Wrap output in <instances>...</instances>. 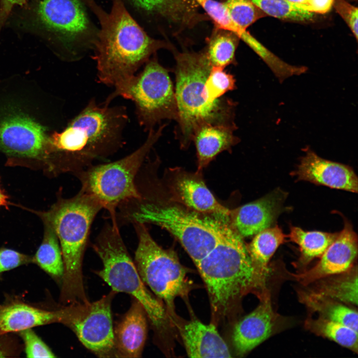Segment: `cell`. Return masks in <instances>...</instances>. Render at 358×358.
I'll use <instances>...</instances> for the list:
<instances>
[{"label":"cell","instance_id":"cell-1","mask_svg":"<svg viewBox=\"0 0 358 358\" xmlns=\"http://www.w3.org/2000/svg\"><path fill=\"white\" fill-rule=\"evenodd\" d=\"M128 120L125 107L91 100L61 132L49 136V166L55 173L81 172L123 145Z\"/></svg>","mask_w":358,"mask_h":358},{"label":"cell","instance_id":"cell-2","mask_svg":"<svg viewBox=\"0 0 358 358\" xmlns=\"http://www.w3.org/2000/svg\"><path fill=\"white\" fill-rule=\"evenodd\" d=\"M85 0L100 25L93 47L98 80L115 88L135 75L164 44L146 33L122 0H112L109 12L93 0Z\"/></svg>","mask_w":358,"mask_h":358},{"label":"cell","instance_id":"cell-3","mask_svg":"<svg viewBox=\"0 0 358 358\" xmlns=\"http://www.w3.org/2000/svg\"><path fill=\"white\" fill-rule=\"evenodd\" d=\"M195 265L214 312H226L234 301L249 293L260 299L268 291L267 278L257 270L242 237L228 221L214 248Z\"/></svg>","mask_w":358,"mask_h":358},{"label":"cell","instance_id":"cell-4","mask_svg":"<svg viewBox=\"0 0 358 358\" xmlns=\"http://www.w3.org/2000/svg\"><path fill=\"white\" fill-rule=\"evenodd\" d=\"M175 95L178 118L175 130L180 146L187 147L195 131L201 125H223L237 128L236 103L221 97L208 100L204 84L212 67L206 52H183L175 55Z\"/></svg>","mask_w":358,"mask_h":358},{"label":"cell","instance_id":"cell-5","mask_svg":"<svg viewBox=\"0 0 358 358\" xmlns=\"http://www.w3.org/2000/svg\"><path fill=\"white\" fill-rule=\"evenodd\" d=\"M102 208L96 198L80 190L72 198L59 199L42 215L54 230L62 252L64 272L60 301L63 305L89 302L82 264L91 224Z\"/></svg>","mask_w":358,"mask_h":358},{"label":"cell","instance_id":"cell-6","mask_svg":"<svg viewBox=\"0 0 358 358\" xmlns=\"http://www.w3.org/2000/svg\"><path fill=\"white\" fill-rule=\"evenodd\" d=\"M140 196L118 207L117 220L162 227L179 240L195 265L214 248L220 238L224 223L228 221L202 217L197 212Z\"/></svg>","mask_w":358,"mask_h":358},{"label":"cell","instance_id":"cell-7","mask_svg":"<svg viewBox=\"0 0 358 358\" xmlns=\"http://www.w3.org/2000/svg\"><path fill=\"white\" fill-rule=\"evenodd\" d=\"M92 248L103 268L95 271L112 290L131 295L143 306L155 329L161 332L167 323L164 305L147 288L124 243L116 221L106 224L95 239Z\"/></svg>","mask_w":358,"mask_h":358},{"label":"cell","instance_id":"cell-8","mask_svg":"<svg viewBox=\"0 0 358 358\" xmlns=\"http://www.w3.org/2000/svg\"><path fill=\"white\" fill-rule=\"evenodd\" d=\"M166 125L150 130L144 143L126 157L107 164L92 165L74 175L81 183L80 190L96 198L107 210L111 219H115L120 205L140 197L137 176Z\"/></svg>","mask_w":358,"mask_h":358},{"label":"cell","instance_id":"cell-9","mask_svg":"<svg viewBox=\"0 0 358 358\" xmlns=\"http://www.w3.org/2000/svg\"><path fill=\"white\" fill-rule=\"evenodd\" d=\"M143 70L115 88L105 102L117 96L132 100L140 125L149 131L163 120L178 118L175 90L169 71L156 58L149 60Z\"/></svg>","mask_w":358,"mask_h":358},{"label":"cell","instance_id":"cell-10","mask_svg":"<svg viewBox=\"0 0 358 358\" xmlns=\"http://www.w3.org/2000/svg\"><path fill=\"white\" fill-rule=\"evenodd\" d=\"M85 0H34L33 23L76 60L93 48L97 32Z\"/></svg>","mask_w":358,"mask_h":358},{"label":"cell","instance_id":"cell-11","mask_svg":"<svg viewBox=\"0 0 358 358\" xmlns=\"http://www.w3.org/2000/svg\"><path fill=\"white\" fill-rule=\"evenodd\" d=\"M138 243L134 263L144 283L171 309L175 299L186 295L187 271L176 253L160 247L143 223H132Z\"/></svg>","mask_w":358,"mask_h":358},{"label":"cell","instance_id":"cell-12","mask_svg":"<svg viewBox=\"0 0 358 358\" xmlns=\"http://www.w3.org/2000/svg\"><path fill=\"white\" fill-rule=\"evenodd\" d=\"M116 293L112 290L96 301L73 303L59 309V323L72 330L81 343L99 357H114L111 305Z\"/></svg>","mask_w":358,"mask_h":358},{"label":"cell","instance_id":"cell-13","mask_svg":"<svg viewBox=\"0 0 358 358\" xmlns=\"http://www.w3.org/2000/svg\"><path fill=\"white\" fill-rule=\"evenodd\" d=\"M49 136L42 123L16 102L0 105V151L12 156L49 161Z\"/></svg>","mask_w":358,"mask_h":358},{"label":"cell","instance_id":"cell-14","mask_svg":"<svg viewBox=\"0 0 358 358\" xmlns=\"http://www.w3.org/2000/svg\"><path fill=\"white\" fill-rule=\"evenodd\" d=\"M358 253V237L352 226L346 221L343 229L311 268L293 275L303 285L346 272L353 266Z\"/></svg>","mask_w":358,"mask_h":358},{"label":"cell","instance_id":"cell-15","mask_svg":"<svg viewBox=\"0 0 358 358\" xmlns=\"http://www.w3.org/2000/svg\"><path fill=\"white\" fill-rule=\"evenodd\" d=\"M259 300L257 307L235 326L232 341L238 355L242 356L252 351L278 328L280 318L273 309L269 291Z\"/></svg>","mask_w":358,"mask_h":358},{"label":"cell","instance_id":"cell-16","mask_svg":"<svg viewBox=\"0 0 358 358\" xmlns=\"http://www.w3.org/2000/svg\"><path fill=\"white\" fill-rule=\"evenodd\" d=\"M286 193L277 189L255 201L231 210L233 228L243 238L256 235L273 225L283 211Z\"/></svg>","mask_w":358,"mask_h":358},{"label":"cell","instance_id":"cell-17","mask_svg":"<svg viewBox=\"0 0 358 358\" xmlns=\"http://www.w3.org/2000/svg\"><path fill=\"white\" fill-rule=\"evenodd\" d=\"M294 175L298 180L358 192V178L352 168L321 158L311 149L305 151Z\"/></svg>","mask_w":358,"mask_h":358},{"label":"cell","instance_id":"cell-18","mask_svg":"<svg viewBox=\"0 0 358 358\" xmlns=\"http://www.w3.org/2000/svg\"><path fill=\"white\" fill-rule=\"evenodd\" d=\"M147 316L142 304L133 298L130 308L113 329L114 357H141L147 338Z\"/></svg>","mask_w":358,"mask_h":358},{"label":"cell","instance_id":"cell-19","mask_svg":"<svg viewBox=\"0 0 358 358\" xmlns=\"http://www.w3.org/2000/svg\"><path fill=\"white\" fill-rule=\"evenodd\" d=\"M187 356L190 358H230L227 345L212 324L194 320L184 325L181 332Z\"/></svg>","mask_w":358,"mask_h":358},{"label":"cell","instance_id":"cell-20","mask_svg":"<svg viewBox=\"0 0 358 358\" xmlns=\"http://www.w3.org/2000/svg\"><path fill=\"white\" fill-rule=\"evenodd\" d=\"M54 323H59L58 309L46 310L16 300L0 304V334Z\"/></svg>","mask_w":358,"mask_h":358},{"label":"cell","instance_id":"cell-21","mask_svg":"<svg viewBox=\"0 0 358 358\" xmlns=\"http://www.w3.org/2000/svg\"><path fill=\"white\" fill-rule=\"evenodd\" d=\"M176 198L193 211L229 220L231 210L220 204L201 180L191 176H181L175 181Z\"/></svg>","mask_w":358,"mask_h":358},{"label":"cell","instance_id":"cell-22","mask_svg":"<svg viewBox=\"0 0 358 358\" xmlns=\"http://www.w3.org/2000/svg\"><path fill=\"white\" fill-rule=\"evenodd\" d=\"M233 127L204 124L194 132V141L197 152L198 169L205 167L220 153L230 151L240 139L234 134Z\"/></svg>","mask_w":358,"mask_h":358},{"label":"cell","instance_id":"cell-23","mask_svg":"<svg viewBox=\"0 0 358 358\" xmlns=\"http://www.w3.org/2000/svg\"><path fill=\"white\" fill-rule=\"evenodd\" d=\"M214 22L217 28L231 32L246 43L272 69L279 64L280 58L268 50L246 29L234 22L229 15L223 3L214 0H196Z\"/></svg>","mask_w":358,"mask_h":358},{"label":"cell","instance_id":"cell-24","mask_svg":"<svg viewBox=\"0 0 358 358\" xmlns=\"http://www.w3.org/2000/svg\"><path fill=\"white\" fill-rule=\"evenodd\" d=\"M139 13L158 16L168 21L188 25L196 13L193 0H126Z\"/></svg>","mask_w":358,"mask_h":358},{"label":"cell","instance_id":"cell-25","mask_svg":"<svg viewBox=\"0 0 358 358\" xmlns=\"http://www.w3.org/2000/svg\"><path fill=\"white\" fill-rule=\"evenodd\" d=\"M300 301L319 316L336 321L358 331V314L346 304L312 290L299 291Z\"/></svg>","mask_w":358,"mask_h":358},{"label":"cell","instance_id":"cell-26","mask_svg":"<svg viewBox=\"0 0 358 358\" xmlns=\"http://www.w3.org/2000/svg\"><path fill=\"white\" fill-rule=\"evenodd\" d=\"M312 290L344 304H358V270L353 266L348 271L320 279Z\"/></svg>","mask_w":358,"mask_h":358},{"label":"cell","instance_id":"cell-27","mask_svg":"<svg viewBox=\"0 0 358 358\" xmlns=\"http://www.w3.org/2000/svg\"><path fill=\"white\" fill-rule=\"evenodd\" d=\"M286 237L278 226L269 227L255 235L247 247L253 265L264 276L268 277L269 260Z\"/></svg>","mask_w":358,"mask_h":358},{"label":"cell","instance_id":"cell-28","mask_svg":"<svg viewBox=\"0 0 358 358\" xmlns=\"http://www.w3.org/2000/svg\"><path fill=\"white\" fill-rule=\"evenodd\" d=\"M45 229L42 242L34 256V264L61 283L64 272L62 252L53 227L44 220Z\"/></svg>","mask_w":358,"mask_h":358},{"label":"cell","instance_id":"cell-29","mask_svg":"<svg viewBox=\"0 0 358 358\" xmlns=\"http://www.w3.org/2000/svg\"><path fill=\"white\" fill-rule=\"evenodd\" d=\"M338 233L321 231H305L301 228L291 226L288 237L299 247L300 255L297 264L307 265L313 260L320 258L334 241Z\"/></svg>","mask_w":358,"mask_h":358},{"label":"cell","instance_id":"cell-30","mask_svg":"<svg viewBox=\"0 0 358 358\" xmlns=\"http://www.w3.org/2000/svg\"><path fill=\"white\" fill-rule=\"evenodd\" d=\"M305 327L318 336L329 339L341 346L358 353V331L346 325L319 316L315 319L307 318Z\"/></svg>","mask_w":358,"mask_h":358},{"label":"cell","instance_id":"cell-31","mask_svg":"<svg viewBox=\"0 0 358 358\" xmlns=\"http://www.w3.org/2000/svg\"><path fill=\"white\" fill-rule=\"evenodd\" d=\"M210 40L206 54L212 66L224 68L235 62L239 38L230 31L219 29Z\"/></svg>","mask_w":358,"mask_h":358},{"label":"cell","instance_id":"cell-32","mask_svg":"<svg viewBox=\"0 0 358 358\" xmlns=\"http://www.w3.org/2000/svg\"><path fill=\"white\" fill-rule=\"evenodd\" d=\"M266 15L282 20L305 22L314 14L298 7L285 0H249Z\"/></svg>","mask_w":358,"mask_h":358},{"label":"cell","instance_id":"cell-33","mask_svg":"<svg viewBox=\"0 0 358 358\" xmlns=\"http://www.w3.org/2000/svg\"><path fill=\"white\" fill-rule=\"evenodd\" d=\"M236 88L234 76L225 71L224 68L212 66L204 84V90L209 101L217 100Z\"/></svg>","mask_w":358,"mask_h":358},{"label":"cell","instance_id":"cell-34","mask_svg":"<svg viewBox=\"0 0 358 358\" xmlns=\"http://www.w3.org/2000/svg\"><path fill=\"white\" fill-rule=\"evenodd\" d=\"M222 3L231 19L246 30L266 15L249 0H225Z\"/></svg>","mask_w":358,"mask_h":358},{"label":"cell","instance_id":"cell-35","mask_svg":"<svg viewBox=\"0 0 358 358\" xmlns=\"http://www.w3.org/2000/svg\"><path fill=\"white\" fill-rule=\"evenodd\" d=\"M22 339L27 358H55L56 356L50 348L32 330L25 329L16 333Z\"/></svg>","mask_w":358,"mask_h":358},{"label":"cell","instance_id":"cell-36","mask_svg":"<svg viewBox=\"0 0 358 358\" xmlns=\"http://www.w3.org/2000/svg\"><path fill=\"white\" fill-rule=\"evenodd\" d=\"M33 263V256L10 249L0 248V274L21 266Z\"/></svg>","mask_w":358,"mask_h":358},{"label":"cell","instance_id":"cell-37","mask_svg":"<svg viewBox=\"0 0 358 358\" xmlns=\"http://www.w3.org/2000/svg\"><path fill=\"white\" fill-rule=\"evenodd\" d=\"M337 13L350 28L358 39V7L346 0H335L334 5Z\"/></svg>","mask_w":358,"mask_h":358},{"label":"cell","instance_id":"cell-38","mask_svg":"<svg viewBox=\"0 0 358 358\" xmlns=\"http://www.w3.org/2000/svg\"><path fill=\"white\" fill-rule=\"evenodd\" d=\"M9 334H0V358L15 357L20 353L18 343Z\"/></svg>","mask_w":358,"mask_h":358},{"label":"cell","instance_id":"cell-39","mask_svg":"<svg viewBox=\"0 0 358 358\" xmlns=\"http://www.w3.org/2000/svg\"><path fill=\"white\" fill-rule=\"evenodd\" d=\"M335 0H306L302 9L313 14H325L330 11Z\"/></svg>","mask_w":358,"mask_h":358},{"label":"cell","instance_id":"cell-40","mask_svg":"<svg viewBox=\"0 0 358 358\" xmlns=\"http://www.w3.org/2000/svg\"><path fill=\"white\" fill-rule=\"evenodd\" d=\"M26 2V0H0V32L13 8L22 6Z\"/></svg>","mask_w":358,"mask_h":358},{"label":"cell","instance_id":"cell-41","mask_svg":"<svg viewBox=\"0 0 358 358\" xmlns=\"http://www.w3.org/2000/svg\"><path fill=\"white\" fill-rule=\"evenodd\" d=\"M289 3L293 4V5L300 7L302 9L303 5H304L306 0H285Z\"/></svg>","mask_w":358,"mask_h":358},{"label":"cell","instance_id":"cell-42","mask_svg":"<svg viewBox=\"0 0 358 358\" xmlns=\"http://www.w3.org/2000/svg\"><path fill=\"white\" fill-rule=\"evenodd\" d=\"M7 204V197L0 189V206H6Z\"/></svg>","mask_w":358,"mask_h":358},{"label":"cell","instance_id":"cell-43","mask_svg":"<svg viewBox=\"0 0 358 358\" xmlns=\"http://www.w3.org/2000/svg\"><path fill=\"white\" fill-rule=\"evenodd\" d=\"M195 0L196 1V0Z\"/></svg>","mask_w":358,"mask_h":358}]
</instances>
